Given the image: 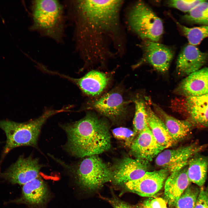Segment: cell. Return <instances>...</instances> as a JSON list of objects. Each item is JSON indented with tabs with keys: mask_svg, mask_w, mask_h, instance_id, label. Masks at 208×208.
Listing matches in <instances>:
<instances>
[{
	"mask_svg": "<svg viewBox=\"0 0 208 208\" xmlns=\"http://www.w3.org/2000/svg\"><path fill=\"white\" fill-rule=\"evenodd\" d=\"M122 0H66L68 18L74 27L76 49L86 64L102 63L124 51L120 15Z\"/></svg>",
	"mask_w": 208,
	"mask_h": 208,
	"instance_id": "cell-1",
	"label": "cell"
},
{
	"mask_svg": "<svg viewBox=\"0 0 208 208\" xmlns=\"http://www.w3.org/2000/svg\"><path fill=\"white\" fill-rule=\"evenodd\" d=\"M59 125L67 136L62 149L72 157L83 158L98 155L111 148L108 122L92 112L78 120Z\"/></svg>",
	"mask_w": 208,
	"mask_h": 208,
	"instance_id": "cell-2",
	"label": "cell"
},
{
	"mask_svg": "<svg viewBox=\"0 0 208 208\" xmlns=\"http://www.w3.org/2000/svg\"><path fill=\"white\" fill-rule=\"evenodd\" d=\"M29 30L59 43L64 42L66 28L65 8L57 0H36L31 3Z\"/></svg>",
	"mask_w": 208,
	"mask_h": 208,
	"instance_id": "cell-3",
	"label": "cell"
},
{
	"mask_svg": "<svg viewBox=\"0 0 208 208\" xmlns=\"http://www.w3.org/2000/svg\"><path fill=\"white\" fill-rule=\"evenodd\" d=\"M49 156L62 166L79 188L85 192L97 191L105 183L111 182V166L98 155L84 157L77 163L70 164L51 154Z\"/></svg>",
	"mask_w": 208,
	"mask_h": 208,
	"instance_id": "cell-4",
	"label": "cell"
},
{
	"mask_svg": "<svg viewBox=\"0 0 208 208\" xmlns=\"http://www.w3.org/2000/svg\"><path fill=\"white\" fill-rule=\"evenodd\" d=\"M68 111L66 107L59 109L47 108L38 117L26 122L0 121V128L4 131L7 138L3 155L4 156L18 147L27 146L37 148L42 128L47 120L56 114Z\"/></svg>",
	"mask_w": 208,
	"mask_h": 208,
	"instance_id": "cell-5",
	"label": "cell"
},
{
	"mask_svg": "<svg viewBox=\"0 0 208 208\" xmlns=\"http://www.w3.org/2000/svg\"><path fill=\"white\" fill-rule=\"evenodd\" d=\"M127 22L132 31L142 39L157 42L163 33L161 20L142 1L136 3L130 10Z\"/></svg>",
	"mask_w": 208,
	"mask_h": 208,
	"instance_id": "cell-6",
	"label": "cell"
},
{
	"mask_svg": "<svg viewBox=\"0 0 208 208\" xmlns=\"http://www.w3.org/2000/svg\"><path fill=\"white\" fill-rule=\"evenodd\" d=\"M171 104L173 110L187 116L193 126L208 127V93L176 98L172 100Z\"/></svg>",
	"mask_w": 208,
	"mask_h": 208,
	"instance_id": "cell-7",
	"label": "cell"
},
{
	"mask_svg": "<svg viewBox=\"0 0 208 208\" xmlns=\"http://www.w3.org/2000/svg\"><path fill=\"white\" fill-rule=\"evenodd\" d=\"M126 103L122 93L115 88L100 97L89 101L84 109L95 110L113 121L125 117L127 112Z\"/></svg>",
	"mask_w": 208,
	"mask_h": 208,
	"instance_id": "cell-8",
	"label": "cell"
},
{
	"mask_svg": "<svg viewBox=\"0 0 208 208\" xmlns=\"http://www.w3.org/2000/svg\"><path fill=\"white\" fill-rule=\"evenodd\" d=\"M149 162L146 160L125 157L117 159L111 166L112 184L122 187L127 182L137 179L148 171Z\"/></svg>",
	"mask_w": 208,
	"mask_h": 208,
	"instance_id": "cell-9",
	"label": "cell"
},
{
	"mask_svg": "<svg viewBox=\"0 0 208 208\" xmlns=\"http://www.w3.org/2000/svg\"><path fill=\"white\" fill-rule=\"evenodd\" d=\"M194 143L188 145L162 151L156 157V165L172 173L187 166L190 159L195 154L205 148Z\"/></svg>",
	"mask_w": 208,
	"mask_h": 208,
	"instance_id": "cell-10",
	"label": "cell"
},
{
	"mask_svg": "<svg viewBox=\"0 0 208 208\" xmlns=\"http://www.w3.org/2000/svg\"><path fill=\"white\" fill-rule=\"evenodd\" d=\"M44 165L39 159L32 155H21L1 176L13 184L24 185L40 176V172Z\"/></svg>",
	"mask_w": 208,
	"mask_h": 208,
	"instance_id": "cell-11",
	"label": "cell"
},
{
	"mask_svg": "<svg viewBox=\"0 0 208 208\" xmlns=\"http://www.w3.org/2000/svg\"><path fill=\"white\" fill-rule=\"evenodd\" d=\"M169 173L163 169L148 171L140 178L127 182L122 187L126 191L142 197H152L162 188Z\"/></svg>",
	"mask_w": 208,
	"mask_h": 208,
	"instance_id": "cell-12",
	"label": "cell"
},
{
	"mask_svg": "<svg viewBox=\"0 0 208 208\" xmlns=\"http://www.w3.org/2000/svg\"><path fill=\"white\" fill-rule=\"evenodd\" d=\"M47 72L68 79L77 86L84 94L91 97L97 96L102 94L108 86L111 79L108 73L96 70L91 71L78 78L49 70Z\"/></svg>",
	"mask_w": 208,
	"mask_h": 208,
	"instance_id": "cell-13",
	"label": "cell"
},
{
	"mask_svg": "<svg viewBox=\"0 0 208 208\" xmlns=\"http://www.w3.org/2000/svg\"><path fill=\"white\" fill-rule=\"evenodd\" d=\"M130 147V153L135 158L149 162L164 149L157 142L148 127L137 135Z\"/></svg>",
	"mask_w": 208,
	"mask_h": 208,
	"instance_id": "cell-14",
	"label": "cell"
},
{
	"mask_svg": "<svg viewBox=\"0 0 208 208\" xmlns=\"http://www.w3.org/2000/svg\"><path fill=\"white\" fill-rule=\"evenodd\" d=\"M208 60V53L203 52L195 46H185L178 57L176 70L181 76H188L201 68Z\"/></svg>",
	"mask_w": 208,
	"mask_h": 208,
	"instance_id": "cell-15",
	"label": "cell"
},
{
	"mask_svg": "<svg viewBox=\"0 0 208 208\" xmlns=\"http://www.w3.org/2000/svg\"><path fill=\"white\" fill-rule=\"evenodd\" d=\"M19 201L32 208H42L49 202L51 194L46 183L39 176L23 185Z\"/></svg>",
	"mask_w": 208,
	"mask_h": 208,
	"instance_id": "cell-16",
	"label": "cell"
},
{
	"mask_svg": "<svg viewBox=\"0 0 208 208\" xmlns=\"http://www.w3.org/2000/svg\"><path fill=\"white\" fill-rule=\"evenodd\" d=\"M146 60L157 71L164 73L169 69L173 58V51L165 45L149 40L143 46Z\"/></svg>",
	"mask_w": 208,
	"mask_h": 208,
	"instance_id": "cell-17",
	"label": "cell"
},
{
	"mask_svg": "<svg viewBox=\"0 0 208 208\" xmlns=\"http://www.w3.org/2000/svg\"><path fill=\"white\" fill-rule=\"evenodd\" d=\"M174 92L181 96H194L208 93V67L203 68L187 76Z\"/></svg>",
	"mask_w": 208,
	"mask_h": 208,
	"instance_id": "cell-18",
	"label": "cell"
},
{
	"mask_svg": "<svg viewBox=\"0 0 208 208\" xmlns=\"http://www.w3.org/2000/svg\"><path fill=\"white\" fill-rule=\"evenodd\" d=\"M187 166L171 173L164 184V199L170 207L176 202L191 184L187 173Z\"/></svg>",
	"mask_w": 208,
	"mask_h": 208,
	"instance_id": "cell-19",
	"label": "cell"
},
{
	"mask_svg": "<svg viewBox=\"0 0 208 208\" xmlns=\"http://www.w3.org/2000/svg\"><path fill=\"white\" fill-rule=\"evenodd\" d=\"M154 112L163 121L170 135L175 142L185 138L193 125L188 120H180L169 115L159 105L148 100Z\"/></svg>",
	"mask_w": 208,
	"mask_h": 208,
	"instance_id": "cell-20",
	"label": "cell"
},
{
	"mask_svg": "<svg viewBox=\"0 0 208 208\" xmlns=\"http://www.w3.org/2000/svg\"><path fill=\"white\" fill-rule=\"evenodd\" d=\"M148 126L157 142L164 149L176 142L168 132L164 124L147 103H145Z\"/></svg>",
	"mask_w": 208,
	"mask_h": 208,
	"instance_id": "cell-21",
	"label": "cell"
},
{
	"mask_svg": "<svg viewBox=\"0 0 208 208\" xmlns=\"http://www.w3.org/2000/svg\"><path fill=\"white\" fill-rule=\"evenodd\" d=\"M187 166V175L190 182L200 187L204 186L207 177L208 155L196 154L188 161Z\"/></svg>",
	"mask_w": 208,
	"mask_h": 208,
	"instance_id": "cell-22",
	"label": "cell"
},
{
	"mask_svg": "<svg viewBox=\"0 0 208 208\" xmlns=\"http://www.w3.org/2000/svg\"><path fill=\"white\" fill-rule=\"evenodd\" d=\"M135 105V113L133 120L134 136L148 127L145 103L142 100L136 99L133 100Z\"/></svg>",
	"mask_w": 208,
	"mask_h": 208,
	"instance_id": "cell-23",
	"label": "cell"
},
{
	"mask_svg": "<svg viewBox=\"0 0 208 208\" xmlns=\"http://www.w3.org/2000/svg\"><path fill=\"white\" fill-rule=\"evenodd\" d=\"M183 34L187 37L190 44L198 45L205 38H208V25L189 27L179 24Z\"/></svg>",
	"mask_w": 208,
	"mask_h": 208,
	"instance_id": "cell-24",
	"label": "cell"
},
{
	"mask_svg": "<svg viewBox=\"0 0 208 208\" xmlns=\"http://www.w3.org/2000/svg\"><path fill=\"white\" fill-rule=\"evenodd\" d=\"M200 191V187L191 184L179 198L175 208H194Z\"/></svg>",
	"mask_w": 208,
	"mask_h": 208,
	"instance_id": "cell-25",
	"label": "cell"
},
{
	"mask_svg": "<svg viewBox=\"0 0 208 208\" xmlns=\"http://www.w3.org/2000/svg\"><path fill=\"white\" fill-rule=\"evenodd\" d=\"M186 20L208 25V2L204 0L183 16Z\"/></svg>",
	"mask_w": 208,
	"mask_h": 208,
	"instance_id": "cell-26",
	"label": "cell"
},
{
	"mask_svg": "<svg viewBox=\"0 0 208 208\" xmlns=\"http://www.w3.org/2000/svg\"><path fill=\"white\" fill-rule=\"evenodd\" d=\"M113 136L116 139L124 142L127 146H130L134 138L133 131L125 127L114 129L112 131Z\"/></svg>",
	"mask_w": 208,
	"mask_h": 208,
	"instance_id": "cell-27",
	"label": "cell"
},
{
	"mask_svg": "<svg viewBox=\"0 0 208 208\" xmlns=\"http://www.w3.org/2000/svg\"><path fill=\"white\" fill-rule=\"evenodd\" d=\"M204 0H175L168 1L169 6L175 8L182 11L189 12L192 10L199 4Z\"/></svg>",
	"mask_w": 208,
	"mask_h": 208,
	"instance_id": "cell-28",
	"label": "cell"
},
{
	"mask_svg": "<svg viewBox=\"0 0 208 208\" xmlns=\"http://www.w3.org/2000/svg\"><path fill=\"white\" fill-rule=\"evenodd\" d=\"M111 197H106L99 195L101 199L109 203L113 208H134L128 203L120 199L114 193L112 188H110Z\"/></svg>",
	"mask_w": 208,
	"mask_h": 208,
	"instance_id": "cell-29",
	"label": "cell"
},
{
	"mask_svg": "<svg viewBox=\"0 0 208 208\" xmlns=\"http://www.w3.org/2000/svg\"><path fill=\"white\" fill-rule=\"evenodd\" d=\"M194 208H208V184L206 187H200Z\"/></svg>",
	"mask_w": 208,
	"mask_h": 208,
	"instance_id": "cell-30",
	"label": "cell"
},
{
	"mask_svg": "<svg viewBox=\"0 0 208 208\" xmlns=\"http://www.w3.org/2000/svg\"><path fill=\"white\" fill-rule=\"evenodd\" d=\"M146 208H168L165 200L161 198L151 197L143 203Z\"/></svg>",
	"mask_w": 208,
	"mask_h": 208,
	"instance_id": "cell-31",
	"label": "cell"
},
{
	"mask_svg": "<svg viewBox=\"0 0 208 208\" xmlns=\"http://www.w3.org/2000/svg\"><path fill=\"white\" fill-rule=\"evenodd\" d=\"M134 208H146L143 203H139L133 206Z\"/></svg>",
	"mask_w": 208,
	"mask_h": 208,
	"instance_id": "cell-32",
	"label": "cell"
}]
</instances>
